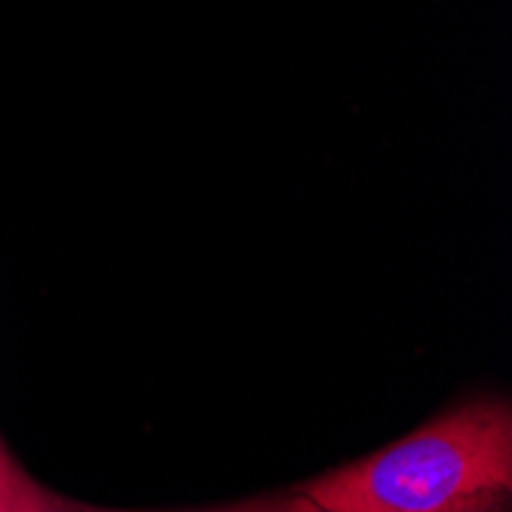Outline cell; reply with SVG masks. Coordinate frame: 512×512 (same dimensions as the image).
I'll use <instances>...</instances> for the list:
<instances>
[{
  "label": "cell",
  "mask_w": 512,
  "mask_h": 512,
  "mask_svg": "<svg viewBox=\"0 0 512 512\" xmlns=\"http://www.w3.org/2000/svg\"><path fill=\"white\" fill-rule=\"evenodd\" d=\"M451 512H509V491H485L479 497L457 503Z\"/></svg>",
  "instance_id": "obj_4"
},
{
  "label": "cell",
  "mask_w": 512,
  "mask_h": 512,
  "mask_svg": "<svg viewBox=\"0 0 512 512\" xmlns=\"http://www.w3.org/2000/svg\"><path fill=\"white\" fill-rule=\"evenodd\" d=\"M485 491H512V408L476 399L411 436L298 488L319 512H451Z\"/></svg>",
  "instance_id": "obj_1"
},
{
  "label": "cell",
  "mask_w": 512,
  "mask_h": 512,
  "mask_svg": "<svg viewBox=\"0 0 512 512\" xmlns=\"http://www.w3.org/2000/svg\"><path fill=\"white\" fill-rule=\"evenodd\" d=\"M99 512H132V509H102L99 506ZM200 512H319V506L295 491V494L258 497V500H246V503H234V506H218V509H200Z\"/></svg>",
  "instance_id": "obj_3"
},
{
  "label": "cell",
  "mask_w": 512,
  "mask_h": 512,
  "mask_svg": "<svg viewBox=\"0 0 512 512\" xmlns=\"http://www.w3.org/2000/svg\"><path fill=\"white\" fill-rule=\"evenodd\" d=\"M0 512H99V506L65 500L56 491L43 488L0 442Z\"/></svg>",
  "instance_id": "obj_2"
}]
</instances>
